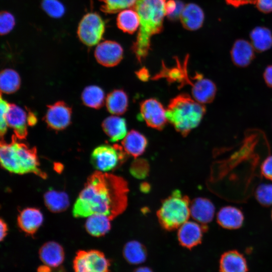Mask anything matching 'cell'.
<instances>
[{
  "label": "cell",
  "mask_w": 272,
  "mask_h": 272,
  "mask_svg": "<svg viewBox=\"0 0 272 272\" xmlns=\"http://www.w3.org/2000/svg\"><path fill=\"white\" fill-rule=\"evenodd\" d=\"M128 188L122 177L96 171L87 179L73 208L76 218L102 214L111 220L123 213L127 205Z\"/></svg>",
  "instance_id": "1"
},
{
  "label": "cell",
  "mask_w": 272,
  "mask_h": 272,
  "mask_svg": "<svg viewBox=\"0 0 272 272\" xmlns=\"http://www.w3.org/2000/svg\"><path fill=\"white\" fill-rule=\"evenodd\" d=\"M166 0H138L133 10L139 15L140 26L131 49L139 62L142 63L151 49V38L163 28Z\"/></svg>",
  "instance_id": "2"
},
{
  "label": "cell",
  "mask_w": 272,
  "mask_h": 272,
  "mask_svg": "<svg viewBox=\"0 0 272 272\" xmlns=\"http://www.w3.org/2000/svg\"><path fill=\"white\" fill-rule=\"evenodd\" d=\"M13 135L11 142L7 143L1 140L0 160L2 167L8 171L17 174L33 173L45 179L46 174L40 167L37 149L30 148L17 141Z\"/></svg>",
  "instance_id": "3"
},
{
  "label": "cell",
  "mask_w": 272,
  "mask_h": 272,
  "mask_svg": "<svg viewBox=\"0 0 272 272\" xmlns=\"http://www.w3.org/2000/svg\"><path fill=\"white\" fill-rule=\"evenodd\" d=\"M206 112L204 104L187 94H180L170 100L166 116L175 130L185 137L199 124Z\"/></svg>",
  "instance_id": "4"
},
{
  "label": "cell",
  "mask_w": 272,
  "mask_h": 272,
  "mask_svg": "<svg viewBox=\"0 0 272 272\" xmlns=\"http://www.w3.org/2000/svg\"><path fill=\"white\" fill-rule=\"evenodd\" d=\"M189 198L180 190H175L163 200L157 216L164 229L172 231L179 228L187 222L190 216Z\"/></svg>",
  "instance_id": "5"
},
{
  "label": "cell",
  "mask_w": 272,
  "mask_h": 272,
  "mask_svg": "<svg viewBox=\"0 0 272 272\" xmlns=\"http://www.w3.org/2000/svg\"><path fill=\"white\" fill-rule=\"evenodd\" d=\"M127 155L122 146L102 145L93 151L91 162L97 171L107 172L122 165L126 161Z\"/></svg>",
  "instance_id": "6"
},
{
  "label": "cell",
  "mask_w": 272,
  "mask_h": 272,
  "mask_svg": "<svg viewBox=\"0 0 272 272\" xmlns=\"http://www.w3.org/2000/svg\"><path fill=\"white\" fill-rule=\"evenodd\" d=\"M110 261L96 249L79 250L73 259L74 272H111Z\"/></svg>",
  "instance_id": "7"
},
{
  "label": "cell",
  "mask_w": 272,
  "mask_h": 272,
  "mask_svg": "<svg viewBox=\"0 0 272 272\" xmlns=\"http://www.w3.org/2000/svg\"><path fill=\"white\" fill-rule=\"evenodd\" d=\"M105 31V23L96 13H89L81 20L77 34L81 41L88 46L97 44L102 39Z\"/></svg>",
  "instance_id": "8"
},
{
  "label": "cell",
  "mask_w": 272,
  "mask_h": 272,
  "mask_svg": "<svg viewBox=\"0 0 272 272\" xmlns=\"http://www.w3.org/2000/svg\"><path fill=\"white\" fill-rule=\"evenodd\" d=\"M139 117L153 128L161 130L168 121L166 109L155 98H149L141 103Z\"/></svg>",
  "instance_id": "9"
},
{
  "label": "cell",
  "mask_w": 272,
  "mask_h": 272,
  "mask_svg": "<svg viewBox=\"0 0 272 272\" xmlns=\"http://www.w3.org/2000/svg\"><path fill=\"white\" fill-rule=\"evenodd\" d=\"M71 115V108L63 101H58L47 106L44 120L49 128L61 130L70 124Z\"/></svg>",
  "instance_id": "10"
},
{
  "label": "cell",
  "mask_w": 272,
  "mask_h": 272,
  "mask_svg": "<svg viewBox=\"0 0 272 272\" xmlns=\"http://www.w3.org/2000/svg\"><path fill=\"white\" fill-rule=\"evenodd\" d=\"M123 51L121 46L113 41L106 40L97 46L94 55L97 62L106 67L117 65L123 58Z\"/></svg>",
  "instance_id": "11"
},
{
  "label": "cell",
  "mask_w": 272,
  "mask_h": 272,
  "mask_svg": "<svg viewBox=\"0 0 272 272\" xmlns=\"http://www.w3.org/2000/svg\"><path fill=\"white\" fill-rule=\"evenodd\" d=\"M189 55H187L182 62L176 57V64L172 67H167L162 62L160 71L156 74L153 80H157L161 78H165L169 83H177L178 88H182L187 85L189 75L188 74L187 64Z\"/></svg>",
  "instance_id": "12"
},
{
  "label": "cell",
  "mask_w": 272,
  "mask_h": 272,
  "mask_svg": "<svg viewBox=\"0 0 272 272\" xmlns=\"http://www.w3.org/2000/svg\"><path fill=\"white\" fill-rule=\"evenodd\" d=\"M207 229V226L187 221L178 228V240L182 246L191 249L201 242L203 234Z\"/></svg>",
  "instance_id": "13"
},
{
  "label": "cell",
  "mask_w": 272,
  "mask_h": 272,
  "mask_svg": "<svg viewBox=\"0 0 272 272\" xmlns=\"http://www.w3.org/2000/svg\"><path fill=\"white\" fill-rule=\"evenodd\" d=\"M195 80L191 88L192 97L197 102L205 104L212 102L216 94L217 87L211 80L205 78L200 73H195Z\"/></svg>",
  "instance_id": "14"
},
{
  "label": "cell",
  "mask_w": 272,
  "mask_h": 272,
  "mask_svg": "<svg viewBox=\"0 0 272 272\" xmlns=\"http://www.w3.org/2000/svg\"><path fill=\"white\" fill-rule=\"evenodd\" d=\"M8 126L12 128L19 140H24L27 135V115L26 112L15 104H10L7 113Z\"/></svg>",
  "instance_id": "15"
},
{
  "label": "cell",
  "mask_w": 272,
  "mask_h": 272,
  "mask_svg": "<svg viewBox=\"0 0 272 272\" xmlns=\"http://www.w3.org/2000/svg\"><path fill=\"white\" fill-rule=\"evenodd\" d=\"M190 216L197 223L207 226L214 216L215 207L213 203L205 197H196L190 205Z\"/></svg>",
  "instance_id": "16"
},
{
  "label": "cell",
  "mask_w": 272,
  "mask_h": 272,
  "mask_svg": "<svg viewBox=\"0 0 272 272\" xmlns=\"http://www.w3.org/2000/svg\"><path fill=\"white\" fill-rule=\"evenodd\" d=\"M41 261L53 268L60 266L64 260V251L58 243L51 241L44 243L38 251Z\"/></svg>",
  "instance_id": "17"
},
{
  "label": "cell",
  "mask_w": 272,
  "mask_h": 272,
  "mask_svg": "<svg viewBox=\"0 0 272 272\" xmlns=\"http://www.w3.org/2000/svg\"><path fill=\"white\" fill-rule=\"evenodd\" d=\"M43 221L42 213L39 209L34 208L23 209L17 219L19 228L29 235H34L40 227Z\"/></svg>",
  "instance_id": "18"
},
{
  "label": "cell",
  "mask_w": 272,
  "mask_h": 272,
  "mask_svg": "<svg viewBox=\"0 0 272 272\" xmlns=\"http://www.w3.org/2000/svg\"><path fill=\"white\" fill-rule=\"evenodd\" d=\"M254 48L251 43L244 39L236 40L231 50V57L233 63L240 67L249 65L255 56Z\"/></svg>",
  "instance_id": "19"
},
{
  "label": "cell",
  "mask_w": 272,
  "mask_h": 272,
  "mask_svg": "<svg viewBox=\"0 0 272 272\" xmlns=\"http://www.w3.org/2000/svg\"><path fill=\"white\" fill-rule=\"evenodd\" d=\"M217 222L222 228L229 230L240 228L244 222V215L238 208L228 206L220 209L217 215Z\"/></svg>",
  "instance_id": "20"
},
{
  "label": "cell",
  "mask_w": 272,
  "mask_h": 272,
  "mask_svg": "<svg viewBox=\"0 0 272 272\" xmlns=\"http://www.w3.org/2000/svg\"><path fill=\"white\" fill-rule=\"evenodd\" d=\"M204 17L203 12L200 7L192 3L184 5L179 16L183 27L190 31L200 28L203 24Z\"/></svg>",
  "instance_id": "21"
},
{
  "label": "cell",
  "mask_w": 272,
  "mask_h": 272,
  "mask_svg": "<svg viewBox=\"0 0 272 272\" xmlns=\"http://www.w3.org/2000/svg\"><path fill=\"white\" fill-rule=\"evenodd\" d=\"M122 147L128 155L136 158L142 155L148 146L146 137L136 130H131L122 140Z\"/></svg>",
  "instance_id": "22"
},
{
  "label": "cell",
  "mask_w": 272,
  "mask_h": 272,
  "mask_svg": "<svg viewBox=\"0 0 272 272\" xmlns=\"http://www.w3.org/2000/svg\"><path fill=\"white\" fill-rule=\"evenodd\" d=\"M246 260L243 255L236 250L223 253L220 260V272H247Z\"/></svg>",
  "instance_id": "23"
},
{
  "label": "cell",
  "mask_w": 272,
  "mask_h": 272,
  "mask_svg": "<svg viewBox=\"0 0 272 272\" xmlns=\"http://www.w3.org/2000/svg\"><path fill=\"white\" fill-rule=\"evenodd\" d=\"M102 127L111 142L122 140L127 134L126 121L119 116L106 117L102 123Z\"/></svg>",
  "instance_id": "24"
},
{
  "label": "cell",
  "mask_w": 272,
  "mask_h": 272,
  "mask_svg": "<svg viewBox=\"0 0 272 272\" xmlns=\"http://www.w3.org/2000/svg\"><path fill=\"white\" fill-rule=\"evenodd\" d=\"M111 220L102 214H93L87 217L85 227L91 236L99 237L105 235L111 229Z\"/></svg>",
  "instance_id": "25"
},
{
  "label": "cell",
  "mask_w": 272,
  "mask_h": 272,
  "mask_svg": "<svg viewBox=\"0 0 272 272\" xmlns=\"http://www.w3.org/2000/svg\"><path fill=\"white\" fill-rule=\"evenodd\" d=\"M107 110L114 115L123 114L128 106V98L122 89H115L110 92L106 99Z\"/></svg>",
  "instance_id": "26"
},
{
  "label": "cell",
  "mask_w": 272,
  "mask_h": 272,
  "mask_svg": "<svg viewBox=\"0 0 272 272\" xmlns=\"http://www.w3.org/2000/svg\"><path fill=\"white\" fill-rule=\"evenodd\" d=\"M44 204L51 212L60 213L67 209L70 205L68 195L64 192L52 189L44 194Z\"/></svg>",
  "instance_id": "27"
},
{
  "label": "cell",
  "mask_w": 272,
  "mask_h": 272,
  "mask_svg": "<svg viewBox=\"0 0 272 272\" xmlns=\"http://www.w3.org/2000/svg\"><path fill=\"white\" fill-rule=\"evenodd\" d=\"M116 23L118 28L123 32L132 34L140 26V18L134 10H124L118 14Z\"/></svg>",
  "instance_id": "28"
},
{
  "label": "cell",
  "mask_w": 272,
  "mask_h": 272,
  "mask_svg": "<svg viewBox=\"0 0 272 272\" xmlns=\"http://www.w3.org/2000/svg\"><path fill=\"white\" fill-rule=\"evenodd\" d=\"M250 38L253 47L258 52L265 51L272 46V34L267 28H255L251 31Z\"/></svg>",
  "instance_id": "29"
},
{
  "label": "cell",
  "mask_w": 272,
  "mask_h": 272,
  "mask_svg": "<svg viewBox=\"0 0 272 272\" xmlns=\"http://www.w3.org/2000/svg\"><path fill=\"white\" fill-rule=\"evenodd\" d=\"M123 254L129 263L139 264L144 262L147 258V251L145 247L137 241L127 242L123 249Z\"/></svg>",
  "instance_id": "30"
},
{
  "label": "cell",
  "mask_w": 272,
  "mask_h": 272,
  "mask_svg": "<svg viewBox=\"0 0 272 272\" xmlns=\"http://www.w3.org/2000/svg\"><path fill=\"white\" fill-rule=\"evenodd\" d=\"M81 99L85 105L94 109H99L104 103L105 94L100 87L91 85L84 89Z\"/></svg>",
  "instance_id": "31"
},
{
  "label": "cell",
  "mask_w": 272,
  "mask_h": 272,
  "mask_svg": "<svg viewBox=\"0 0 272 272\" xmlns=\"http://www.w3.org/2000/svg\"><path fill=\"white\" fill-rule=\"evenodd\" d=\"M21 79L18 73L14 70L7 69L0 75V88L2 93L9 94L16 92L20 88Z\"/></svg>",
  "instance_id": "32"
},
{
  "label": "cell",
  "mask_w": 272,
  "mask_h": 272,
  "mask_svg": "<svg viewBox=\"0 0 272 272\" xmlns=\"http://www.w3.org/2000/svg\"><path fill=\"white\" fill-rule=\"evenodd\" d=\"M102 3L100 10L105 13L114 14L126 8H133L138 0H99Z\"/></svg>",
  "instance_id": "33"
},
{
  "label": "cell",
  "mask_w": 272,
  "mask_h": 272,
  "mask_svg": "<svg viewBox=\"0 0 272 272\" xmlns=\"http://www.w3.org/2000/svg\"><path fill=\"white\" fill-rule=\"evenodd\" d=\"M41 7L50 17L59 18L65 13V8L58 0H42Z\"/></svg>",
  "instance_id": "34"
},
{
  "label": "cell",
  "mask_w": 272,
  "mask_h": 272,
  "mask_svg": "<svg viewBox=\"0 0 272 272\" xmlns=\"http://www.w3.org/2000/svg\"><path fill=\"white\" fill-rule=\"evenodd\" d=\"M255 196L262 206L269 207L272 205V184H261L256 188Z\"/></svg>",
  "instance_id": "35"
},
{
  "label": "cell",
  "mask_w": 272,
  "mask_h": 272,
  "mask_svg": "<svg viewBox=\"0 0 272 272\" xmlns=\"http://www.w3.org/2000/svg\"><path fill=\"white\" fill-rule=\"evenodd\" d=\"M130 172L135 178L143 179L149 172L148 162L143 159H138L132 162L130 167Z\"/></svg>",
  "instance_id": "36"
},
{
  "label": "cell",
  "mask_w": 272,
  "mask_h": 272,
  "mask_svg": "<svg viewBox=\"0 0 272 272\" xmlns=\"http://www.w3.org/2000/svg\"><path fill=\"white\" fill-rule=\"evenodd\" d=\"M15 25L14 16L10 12L2 11L0 15V33L2 35L9 33Z\"/></svg>",
  "instance_id": "37"
},
{
  "label": "cell",
  "mask_w": 272,
  "mask_h": 272,
  "mask_svg": "<svg viewBox=\"0 0 272 272\" xmlns=\"http://www.w3.org/2000/svg\"><path fill=\"white\" fill-rule=\"evenodd\" d=\"M1 119L0 133L1 138L6 134L7 130L8 124L7 122V113L9 110L10 103L3 99L2 95L0 100Z\"/></svg>",
  "instance_id": "38"
},
{
  "label": "cell",
  "mask_w": 272,
  "mask_h": 272,
  "mask_svg": "<svg viewBox=\"0 0 272 272\" xmlns=\"http://www.w3.org/2000/svg\"><path fill=\"white\" fill-rule=\"evenodd\" d=\"M261 173L266 179L272 181V155L268 156L262 163Z\"/></svg>",
  "instance_id": "39"
},
{
  "label": "cell",
  "mask_w": 272,
  "mask_h": 272,
  "mask_svg": "<svg viewBox=\"0 0 272 272\" xmlns=\"http://www.w3.org/2000/svg\"><path fill=\"white\" fill-rule=\"evenodd\" d=\"M255 4L261 12L268 13L272 12V0H257Z\"/></svg>",
  "instance_id": "40"
},
{
  "label": "cell",
  "mask_w": 272,
  "mask_h": 272,
  "mask_svg": "<svg viewBox=\"0 0 272 272\" xmlns=\"http://www.w3.org/2000/svg\"><path fill=\"white\" fill-rule=\"evenodd\" d=\"M263 76L266 85L272 88V64L265 68Z\"/></svg>",
  "instance_id": "41"
},
{
  "label": "cell",
  "mask_w": 272,
  "mask_h": 272,
  "mask_svg": "<svg viewBox=\"0 0 272 272\" xmlns=\"http://www.w3.org/2000/svg\"><path fill=\"white\" fill-rule=\"evenodd\" d=\"M227 4L234 7H238L244 5L255 4L257 0H225Z\"/></svg>",
  "instance_id": "42"
},
{
  "label": "cell",
  "mask_w": 272,
  "mask_h": 272,
  "mask_svg": "<svg viewBox=\"0 0 272 272\" xmlns=\"http://www.w3.org/2000/svg\"><path fill=\"white\" fill-rule=\"evenodd\" d=\"M177 6V3L174 0L167 1L165 6L166 16H169L172 15L176 10Z\"/></svg>",
  "instance_id": "43"
},
{
  "label": "cell",
  "mask_w": 272,
  "mask_h": 272,
  "mask_svg": "<svg viewBox=\"0 0 272 272\" xmlns=\"http://www.w3.org/2000/svg\"><path fill=\"white\" fill-rule=\"evenodd\" d=\"M136 74L138 78L143 81H148L150 77L149 71L145 67L140 69Z\"/></svg>",
  "instance_id": "44"
},
{
  "label": "cell",
  "mask_w": 272,
  "mask_h": 272,
  "mask_svg": "<svg viewBox=\"0 0 272 272\" xmlns=\"http://www.w3.org/2000/svg\"><path fill=\"white\" fill-rule=\"evenodd\" d=\"M0 223H1L0 239H1V241H2L4 239V238L6 237V235H7L8 228V226L7 224L2 219H1Z\"/></svg>",
  "instance_id": "45"
},
{
  "label": "cell",
  "mask_w": 272,
  "mask_h": 272,
  "mask_svg": "<svg viewBox=\"0 0 272 272\" xmlns=\"http://www.w3.org/2000/svg\"><path fill=\"white\" fill-rule=\"evenodd\" d=\"M37 120L36 115L33 112L29 111L27 115L28 124L30 126L34 125L36 124Z\"/></svg>",
  "instance_id": "46"
},
{
  "label": "cell",
  "mask_w": 272,
  "mask_h": 272,
  "mask_svg": "<svg viewBox=\"0 0 272 272\" xmlns=\"http://www.w3.org/2000/svg\"><path fill=\"white\" fill-rule=\"evenodd\" d=\"M53 270V267L44 264L38 267L37 272H52Z\"/></svg>",
  "instance_id": "47"
},
{
  "label": "cell",
  "mask_w": 272,
  "mask_h": 272,
  "mask_svg": "<svg viewBox=\"0 0 272 272\" xmlns=\"http://www.w3.org/2000/svg\"><path fill=\"white\" fill-rule=\"evenodd\" d=\"M134 272H153V271L148 267H140L137 268Z\"/></svg>",
  "instance_id": "48"
},
{
  "label": "cell",
  "mask_w": 272,
  "mask_h": 272,
  "mask_svg": "<svg viewBox=\"0 0 272 272\" xmlns=\"http://www.w3.org/2000/svg\"><path fill=\"white\" fill-rule=\"evenodd\" d=\"M149 185L148 183H144L142 184L141 186V189L142 191L146 192L147 191H149Z\"/></svg>",
  "instance_id": "49"
},
{
  "label": "cell",
  "mask_w": 272,
  "mask_h": 272,
  "mask_svg": "<svg viewBox=\"0 0 272 272\" xmlns=\"http://www.w3.org/2000/svg\"><path fill=\"white\" fill-rule=\"evenodd\" d=\"M271 220H272V211H271Z\"/></svg>",
  "instance_id": "50"
}]
</instances>
